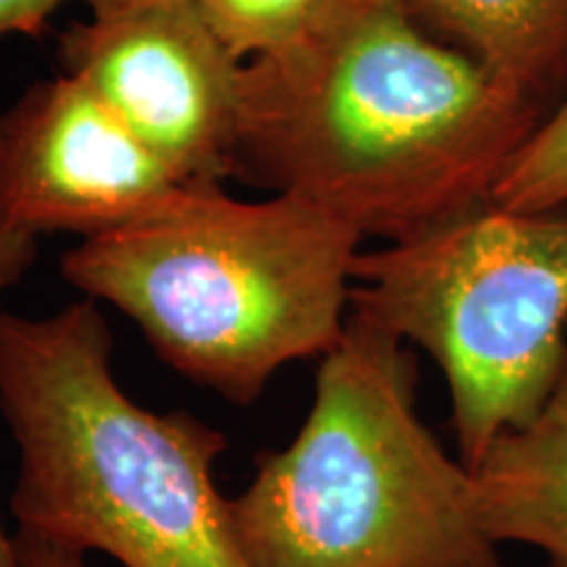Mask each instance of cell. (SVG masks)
Wrapping results in <instances>:
<instances>
[{
	"label": "cell",
	"instance_id": "277c9868",
	"mask_svg": "<svg viewBox=\"0 0 567 567\" xmlns=\"http://www.w3.org/2000/svg\"><path fill=\"white\" fill-rule=\"evenodd\" d=\"M415 389L405 342L350 310L300 434L229 499L250 567H507L471 467L421 421Z\"/></svg>",
	"mask_w": 567,
	"mask_h": 567
},
{
	"label": "cell",
	"instance_id": "5b68a950",
	"mask_svg": "<svg viewBox=\"0 0 567 567\" xmlns=\"http://www.w3.org/2000/svg\"><path fill=\"white\" fill-rule=\"evenodd\" d=\"M350 310L442 368L460 460L547 405L567 352V210L494 203L358 252Z\"/></svg>",
	"mask_w": 567,
	"mask_h": 567
},
{
	"label": "cell",
	"instance_id": "9c48e42d",
	"mask_svg": "<svg viewBox=\"0 0 567 567\" xmlns=\"http://www.w3.org/2000/svg\"><path fill=\"white\" fill-rule=\"evenodd\" d=\"M423 27L538 109L567 84V0H405Z\"/></svg>",
	"mask_w": 567,
	"mask_h": 567
},
{
	"label": "cell",
	"instance_id": "7c38bea8",
	"mask_svg": "<svg viewBox=\"0 0 567 567\" xmlns=\"http://www.w3.org/2000/svg\"><path fill=\"white\" fill-rule=\"evenodd\" d=\"M34 258H38V237L0 224V289L24 279ZM0 567H21L17 538L6 534L3 523H0Z\"/></svg>",
	"mask_w": 567,
	"mask_h": 567
},
{
	"label": "cell",
	"instance_id": "ba28073f",
	"mask_svg": "<svg viewBox=\"0 0 567 567\" xmlns=\"http://www.w3.org/2000/svg\"><path fill=\"white\" fill-rule=\"evenodd\" d=\"M481 528L494 544H528L567 567V352L547 405L499 434L471 467Z\"/></svg>",
	"mask_w": 567,
	"mask_h": 567
},
{
	"label": "cell",
	"instance_id": "52a82bcc",
	"mask_svg": "<svg viewBox=\"0 0 567 567\" xmlns=\"http://www.w3.org/2000/svg\"><path fill=\"white\" fill-rule=\"evenodd\" d=\"M182 182L80 76L27 87L0 111V224L95 237L145 216Z\"/></svg>",
	"mask_w": 567,
	"mask_h": 567
},
{
	"label": "cell",
	"instance_id": "3957f363",
	"mask_svg": "<svg viewBox=\"0 0 567 567\" xmlns=\"http://www.w3.org/2000/svg\"><path fill=\"white\" fill-rule=\"evenodd\" d=\"M360 243L352 224L297 195L239 200L221 182H195L82 239L61 274L132 318L176 373L252 405L279 368L339 342Z\"/></svg>",
	"mask_w": 567,
	"mask_h": 567
},
{
	"label": "cell",
	"instance_id": "5bb4252c",
	"mask_svg": "<svg viewBox=\"0 0 567 567\" xmlns=\"http://www.w3.org/2000/svg\"><path fill=\"white\" fill-rule=\"evenodd\" d=\"M13 538H17L21 567H92L87 563V555H82V551L59 547V544L21 534V530H17Z\"/></svg>",
	"mask_w": 567,
	"mask_h": 567
},
{
	"label": "cell",
	"instance_id": "30bf717a",
	"mask_svg": "<svg viewBox=\"0 0 567 567\" xmlns=\"http://www.w3.org/2000/svg\"><path fill=\"white\" fill-rule=\"evenodd\" d=\"M488 203L520 213L567 208V97L544 113L507 163Z\"/></svg>",
	"mask_w": 567,
	"mask_h": 567
},
{
	"label": "cell",
	"instance_id": "4fadbf2b",
	"mask_svg": "<svg viewBox=\"0 0 567 567\" xmlns=\"http://www.w3.org/2000/svg\"><path fill=\"white\" fill-rule=\"evenodd\" d=\"M66 0H0V40L24 34L40 38Z\"/></svg>",
	"mask_w": 567,
	"mask_h": 567
},
{
	"label": "cell",
	"instance_id": "8992f818",
	"mask_svg": "<svg viewBox=\"0 0 567 567\" xmlns=\"http://www.w3.org/2000/svg\"><path fill=\"white\" fill-rule=\"evenodd\" d=\"M61 59L182 184L237 174L245 63L195 0L90 13L63 34Z\"/></svg>",
	"mask_w": 567,
	"mask_h": 567
},
{
	"label": "cell",
	"instance_id": "8fae6325",
	"mask_svg": "<svg viewBox=\"0 0 567 567\" xmlns=\"http://www.w3.org/2000/svg\"><path fill=\"white\" fill-rule=\"evenodd\" d=\"M195 3L218 40L247 63L292 40L321 0H195Z\"/></svg>",
	"mask_w": 567,
	"mask_h": 567
},
{
	"label": "cell",
	"instance_id": "6da1fadb",
	"mask_svg": "<svg viewBox=\"0 0 567 567\" xmlns=\"http://www.w3.org/2000/svg\"><path fill=\"white\" fill-rule=\"evenodd\" d=\"M544 113L405 0H321L245 63L237 174L396 243L492 200Z\"/></svg>",
	"mask_w": 567,
	"mask_h": 567
},
{
	"label": "cell",
	"instance_id": "7a4b0ae2",
	"mask_svg": "<svg viewBox=\"0 0 567 567\" xmlns=\"http://www.w3.org/2000/svg\"><path fill=\"white\" fill-rule=\"evenodd\" d=\"M111 352V326L90 297L34 318L0 310L17 530L122 567H250L213 481L226 436L195 415L137 405Z\"/></svg>",
	"mask_w": 567,
	"mask_h": 567
},
{
	"label": "cell",
	"instance_id": "9a60e30c",
	"mask_svg": "<svg viewBox=\"0 0 567 567\" xmlns=\"http://www.w3.org/2000/svg\"><path fill=\"white\" fill-rule=\"evenodd\" d=\"M90 6V13H109V11H122L132 9V6L153 3V0H82Z\"/></svg>",
	"mask_w": 567,
	"mask_h": 567
}]
</instances>
